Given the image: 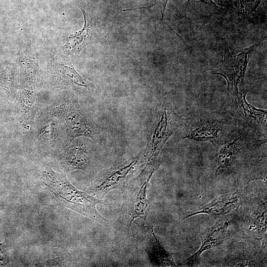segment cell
Here are the masks:
<instances>
[{
    "instance_id": "cell-1",
    "label": "cell",
    "mask_w": 267,
    "mask_h": 267,
    "mask_svg": "<svg viewBox=\"0 0 267 267\" xmlns=\"http://www.w3.org/2000/svg\"><path fill=\"white\" fill-rule=\"evenodd\" d=\"M236 125V121L228 112L197 111L184 118L182 125L175 132V138L178 141L187 138L208 141L218 151Z\"/></svg>"
},
{
    "instance_id": "cell-2",
    "label": "cell",
    "mask_w": 267,
    "mask_h": 267,
    "mask_svg": "<svg viewBox=\"0 0 267 267\" xmlns=\"http://www.w3.org/2000/svg\"><path fill=\"white\" fill-rule=\"evenodd\" d=\"M267 137L237 122L226 141L218 151L215 175L224 177L234 172L239 161L266 148Z\"/></svg>"
},
{
    "instance_id": "cell-3",
    "label": "cell",
    "mask_w": 267,
    "mask_h": 267,
    "mask_svg": "<svg viewBox=\"0 0 267 267\" xmlns=\"http://www.w3.org/2000/svg\"><path fill=\"white\" fill-rule=\"evenodd\" d=\"M44 184L65 206L79 212L108 226L109 222L96 209L98 204H105L104 201L96 199L77 189L68 180L64 174L56 173L50 168L43 172Z\"/></svg>"
},
{
    "instance_id": "cell-4",
    "label": "cell",
    "mask_w": 267,
    "mask_h": 267,
    "mask_svg": "<svg viewBox=\"0 0 267 267\" xmlns=\"http://www.w3.org/2000/svg\"><path fill=\"white\" fill-rule=\"evenodd\" d=\"M46 116L62 122L67 142L81 137L91 139L102 146L99 128L82 109L77 98L70 96L55 102L48 108Z\"/></svg>"
},
{
    "instance_id": "cell-5",
    "label": "cell",
    "mask_w": 267,
    "mask_h": 267,
    "mask_svg": "<svg viewBox=\"0 0 267 267\" xmlns=\"http://www.w3.org/2000/svg\"><path fill=\"white\" fill-rule=\"evenodd\" d=\"M157 159L146 162L138 176L131 179L121 190L123 196L122 208L124 213L128 232L133 222L137 218L146 222L150 205L146 198V191L149 181L159 166Z\"/></svg>"
},
{
    "instance_id": "cell-6",
    "label": "cell",
    "mask_w": 267,
    "mask_h": 267,
    "mask_svg": "<svg viewBox=\"0 0 267 267\" xmlns=\"http://www.w3.org/2000/svg\"><path fill=\"white\" fill-rule=\"evenodd\" d=\"M153 117L145 147L142 150L147 162L157 159L168 139L180 128L184 120L169 103L159 105Z\"/></svg>"
},
{
    "instance_id": "cell-7",
    "label": "cell",
    "mask_w": 267,
    "mask_h": 267,
    "mask_svg": "<svg viewBox=\"0 0 267 267\" xmlns=\"http://www.w3.org/2000/svg\"><path fill=\"white\" fill-rule=\"evenodd\" d=\"M224 47V59L220 67L212 73L223 77L227 81V90L233 102L239 98V88L243 86L247 64L250 58L259 45L256 44L250 47H234L223 40Z\"/></svg>"
},
{
    "instance_id": "cell-8",
    "label": "cell",
    "mask_w": 267,
    "mask_h": 267,
    "mask_svg": "<svg viewBox=\"0 0 267 267\" xmlns=\"http://www.w3.org/2000/svg\"><path fill=\"white\" fill-rule=\"evenodd\" d=\"M146 162L141 151L123 163L102 170L95 176L86 192L97 198H102L112 190H122L141 165Z\"/></svg>"
},
{
    "instance_id": "cell-9",
    "label": "cell",
    "mask_w": 267,
    "mask_h": 267,
    "mask_svg": "<svg viewBox=\"0 0 267 267\" xmlns=\"http://www.w3.org/2000/svg\"><path fill=\"white\" fill-rule=\"evenodd\" d=\"M248 91L239 90V98L233 102L228 112L238 123L246 125L267 137V112L249 104L246 100Z\"/></svg>"
},
{
    "instance_id": "cell-10",
    "label": "cell",
    "mask_w": 267,
    "mask_h": 267,
    "mask_svg": "<svg viewBox=\"0 0 267 267\" xmlns=\"http://www.w3.org/2000/svg\"><path fill=\"white\" fill-rule=\"evenodd\" d=\"M61 152L60 162L65 172L89 169L91 162L90 147L84 138L66 142Z\"/></svg>"
},
{
    "instance_id": "cell-11",
    "label": "cell",
    "mask_w": 267,
    "mask_h": 267,
    "mask_svg": "<svg viewBox=\"0 0 267 267\" xmlns=\"http://www.w3.org/2000/svg\"><path fill=\"white\" fill-rule=\"evenodd\" d=\"M233 219L232 215L222 216L217 219L205 235L199 249L181 264L188 267L198 265L200 262V255L203 252L215 247L226 240L229 235V227Z\"/></svg>"
},
{
    "instance_id": "cell-12",
    "label": "cell",
    "mask_w": 267,
    "mask_h": 267,
    "mask_svg": "<svg viewBox=\"0 0 267 267\" xmlns=\"http://www.w3.org/2000/svg\"><path fill=\"white\" fill-rule=\"evenodd\" d=\"M139 228V239L151 265L154 267H177L172 254L161 246L153 227L146 222L145 225Z\"/></svg>"
},
{
    "instance_id": "cell-13",
    "label": "cell",
    "mask_w": 267,
    "mask_h": 267,
    "mask_svg": "<svg viewBox=\"0 0 267 267\" xmlns=\"http://www.w3.org/2000/svg\"><path fill=\"white\" fill-rule=\"evenodd\" d=\"M249 186L238 189L216 198L203 206L187 214L184 219L202 213L215 216H222L229 214L240 206L244 199Z\"/></svg>"
},
{
    "instance_id": "cell-14",
    "label": "cell",
    "mask_w": 267,
    "mask_h": 267,
    "mask_svg": "<svg viewBox=\"0 0 267 267\" xmlns=\"http://www.w3.org/2000/svg\"><path fill=\"white\" fill-rule=\"evenodd\" d=\"M45 120L38 129L37 139L38 144L41 146H57L56 145L61 144V134L62 133V122L59 119L46 117Z\"/></svg>"
},
{
    "instance_id": "cell-15",
    "label": "cell",
    "mask_w": 267,
    "mask_h": 267,
    "mask_svg": "<svg viewBox=\"0 0 267 267\" xmlns=\"http://www.w3.org/2000/svg\"><path fill=\"white\" fill-rule=\"evenodd\" d=\"M84 15V25L80 31L69 37L63 47L66 50H72L82 48L91 40L92 31L89 22L87 19L85 11L81 8Z\"/></svg>"
},
{
    "instance_id": "cell-16",
    "label": "cell",
    "mask_w": 267,
    "mask_h": 267,
    "mask_svg": "<svg viewBox=\"0 0 267 267\" xmlns=\"http://www.w3.org/2000/svg\"><path fill=\"white\" fill-rule=\"evenodd\" d=\"M252 224L257 231L258 237L261 239L262 244L264 245L266 242L265 241L267 229V208L265 204L261 205L253 216Z\"/></svg>"
},
{
    "instance_id": "cell-17",
    "label": "cell",
    "mask_w": 267,
    "mask_h": 267,
    "mask_svg": "<svg viewBox=\"0 0 267 267\" xmlns=\"http://www.w3.org/2000/svg\"><path fill=\"white\" fill-rule=\"evenodd\" d=\"M224 262L227 266L230 267H255L261 265L257 260L246 255L227 257Z\"/></svg>"
},
{
    "instance_id": "cell-18",
    "label": "cell",
    "mask_w": 267,
    "mask_h": 267,
    "mask_svg": "<svg viewBox=\"0 0 267 267\" xmlns=\"http://www.w3.org/2000/svg\"><path fill=\"white\" fill-rule=\"evenodd\" d=\"M9 254L3 243H0V266H4L8 262Z\"/></svg>"
},
{
    "instance_id": "cell-19",
    "label": "cell",
    "mask_w": 267,
    "mask_h": 267,
    "mask_svg": "<svg viewBox=\"0 0 267 267\" xmlns=\"http://www.w3.org/2000/svg\"><path fill=\"white\" fill-rule=\"evenodd\" d=\"M188 1L193 0L195 1H200L201 2H204L205 3H207L208 4H210L212 6H213L214 7H217V5L215 3V2L213 1V0H188Z\"/></svg>"
},
{
    "instance_id": "cell-20",
    "label": "cell",
    "mask_w": 267,
    "mask_h": 267,
    "mask_svg": "<svg viewBox=\"0 0 267 267\" xmlns=\"http://www.w3.org/2000/svg\"><path fill=\"white\" fill-rule=\"evenodd\" d=\"M158 2H162V3L163 4V10H162V19H163L164 18V16L165 10V8H166L167 3H166L165 0H157V3H158Z\"/></svg>"
}]
</instances>
